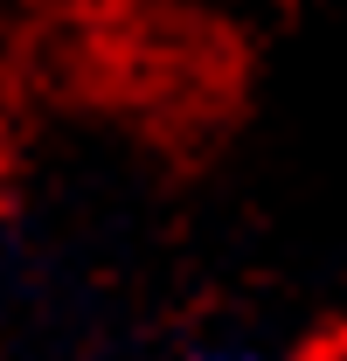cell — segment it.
<instances>
[{
  "label": "cell",
  "instance_id": "6da1fadb",
  "mask_svg": "<svg viewBox=\"0 0 347 361\" xmlns=\"http://www.w3.org/2000/svg\"><path fill=\"white\" fill-rule=\"evenodd\" d=\"M216 361H243V355H216Z\"/></svg>",
  "mask_w": 347,
  "mask_h": 361
}]
</instances>
